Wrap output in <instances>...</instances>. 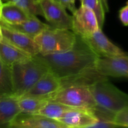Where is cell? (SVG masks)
Instances as JSON below:
<instances>
[{
    "label": "cell",
    "mask_w": 128,
    "mask_h": 128,
    "mask_svg": "<svg viewBox=\"0 0 128 128\" xmlns=\"http://www.w3.org/2000/svg\"><path fill=\"white\" fill-rule=\"evenodd\" d=\"M18 98L13 93L0 95V128H8L12 120L21 112Z\"/></svg>",
    "instance_id": "cell-14"
},
{
    "label": "cell",
    "mask_w": 128,
    "mask_h": 128,
    "mask_svg": "<svg viewBox=\"0 0 128 128\" xmlns=\"http://www.w3.org/2000/svg\"><path fill=\"white\" fill-rule=\"evenodd\" d=\"M38 56L60 79L76 76L95 68L99 56L77 36L74 47L68 51Z\"/></svg>",
    "instance_id": "cell-1"
},
{
    "label": "cell",
    "mask_w": 128,
    "mask_h": 128,
    "mask_svg": "<svg viewBox=\"0 0 128 128\" xmlns=\"http://www.w3.org/2000/svg\"><path fill=\"white\" fill-rule=\"evenodd\" d=\"M0 24L23 32L33 38L51 26L40 21L36 16H31L26 21L15 24H8L1 22H0Z\"/></svg>",
    "instance_id": "cell-16"
},
{
    "label": "cell",
    "mask_w": 128,
    "mask_h": 128,
    "mask_svg": "<svg viewBox=\"0 0 128 128\" xmlns=\"http://www.w3.org/2000/svg\"><path fill=\"white\" fill-rule=\"evenodd\" d=\"M50 70L37 56L11 66L13 93L20 98L25 95Z\"/></svg>",
    "instance_id": "cell-2"
},
{
    "label": "cell",
    "mask_w": 128,
    "mask_h": 128,
    "mask_svg": "<svg viewBox=\"0 0 128 128\" xmlns=\"http://www.w3.org/2000/svg\"><path fill=\"white\" fill-rule=\"evenodd\" d=\"M71 107L63 104L53 101H48L38 114L43 115L52 120L58 121L66 111L71 109Z\"/></svg>",
    "instance_id": "cell-19"
},
{
    "label": "cell",
    "mask_w": 128,
    "mask_h": 128,
    "mask_svg": "<svg viewBox=\"0 0 128 128\" xmlns=\"http://www.w3.org/2000/svg\"><path fill=\"white\" fill-rule=\"evenodd\" d=\"M118 125L114 122L105 120H98V121L94 124L91 128H118Z\"/></svg>",
    "instance_id": "cell-25"
},
{
    "label": "cell",
    "mask_w": 128,
    "mask_h": 128,
    "mask_svg": "<svg viewBox=\"0 0 128 128\" xmlns=\"http://www.w3.org/2000/svg\"><path fill=\"white\" fill-rule=\"evenodd\" d=\"M72 31L84 38L97 31L99 27L96 15L88 8L80 5L72 12Z\"/></svg>",
    "instance_id": "cell-7"
},
{
    "label": "cell",
    "mask_w": 128,
    "mask_h": 128,
    "mask_svg": "<svg viewBox=\"0 0 128 128\" xmlns=\"http://www.w3.org/2000/svg\"><path fill=\"white\" fill-rule=\"evenodd\" d=\"M39 2L43 16L51 26L72 30V16L57 0H40Z\"/></svg>",
    "instance_id": "cell-6"
},
{
    "label": "cell",
    "mask_w": 128,
    "mask_h": 128,
    "mask_svg": "<svg viewBox=\"0 0 128 128\" xmlns=\"http://www.w3.org/2000/svg\"><path fill=\"white\" fill-rule=\"evenodd\" d=\"M48 101L60 102L74 108L94 111L97 106L88 86L72 85L59 89Z\"/></svg>",
    "instance_id": "cell-5"
},
{
    "label": "cell",
    "mask_w": 128,
    "mask_h": 128,
    "mask_svg": "<svg viewBox=\"0 0 128 128\" xmlns=\"http://www.w3.org/2000/svg\"><path fill=\"white\" fill-rule=\"evenodd\" d=\"M119 18L124 26H128V1L119 11Z\"/></svg>",
    "instance_id": "cell-24"
},
{
    "label": "cell",
    "mask_w": 128,
    "mask_h": 128,
    "mask_svg": "<svg viewBox=\"0 0 128 128\" xmlns=\"http://www.w3.org/2000/svg\"><path fill=\"white\" fill-rule=\"evenodd\" d=\"M82 39L99 57L128 55L127 52L111 42L100 28L88 37Z\"/></svg>",
    "instance_id": "cell-8"
},
{
    "label": "cell",
    "mask_w": 128,
    "mask_h": 128,
    "mask_svg": "<svg viewBox=\"0 0 128 128\" xmlns=\"http://www.w3.org/2000/svg\"><path fill=\"white\" fill-rule=\"evenodd\" d=\"M68 128H91L98 121L92 111L72 108L58 120Z\"/></svg>",
    "instance_id": "cell-12"
},
{
    "label": "cell",
    "mask_w": 128,
    "mask_h": 128,
    "mask_svg": "<svg viewBox=\"0 0 128 128\" xmlns=\"http://www.w3.org/2000/svg\"><path fill=\"white\" fill-rule=\"evenodd\" d=\"M1 8H0V18H1Z\"/></svg>",
    "instance_id": "cell-30"
},
{
    "label": "cell",
    "mask_w": 128,
    "mask_h": 128,
    "mask_svg": "<svg viewBox=\"0 0 128 128\" xmlns=\"http://www.w3.org/2000/svg\"><path fill=\"white\" fill-rule=\"evenodd\" d=\"M3 6V2H2V0H0V8H1Z\"/></svg>",
    "instance_id": "cell-29"
},
{
    "label": "cell",
    "mask_w": 128,
    "mask_h": 128,
    "mask_svg": "<svg viewBox=\"0 0 128 128\" xmlns=\"http://www.w3.org/2000/svg\"><path fill=\"white\" fill-rule=\"evenodd\" d=\"M66 9L70 10L72 12H74L76 10L75 7V0H57Z\"/></svg>",
    "instance_id": "cell-26"
},
{
    "label": "cell",
    "mask_w": 128,
    "mask_h": 128,
    "mask_svg": "<svg viewBox=\"0 0 128 128\" xmlns=\"http://www.w3.org/2000/svg\"><path fill=\"white\" fill-rule=\"evenodd\" d=\"M61 88V81L49 70L23 96H33L47 99ZM22 97V96H21Z\"/></svg>",
    "instance_id": "cell-13"
},
{
    "label": "cell",
    "mask_w": 128,
    "mask_h": 128,
    "mask_svg": "<svg viewBox=\"0 0 128 128\" xmlns=\"http://www.w3.org/2000/svg\"><path fill=\"white\" fill-rule=\"evenodd\" d=\"M35 16L12 2L3 3L0 22L8 24L20 23Z\"/></svg>",
    "instance_id": "cell-15"
},
{
    "label": "cell",
    "mask_w": 128,
    "mask_h": 128,
    "mask_svg": "<svg viewBox=\"0 0 128 128\" xmlns=\"http://www.w3.org/2000/svg\"><path fill=\"white\" fill-rule=\"evenodd\" d=\"M13 93L11 67L0 60V95Z\"/></svg>",
    "instance_id": "cell-20"
},
{
    "label": "cell",
    "mask_w": 128,
    "mask_h": 128,
    "mask_svg": "<svg viewBox=\"0 0 128 128\" xmlns=\"http://www.w3.org/2000/svg\"><path fill=\"white\" fill-rule=\"evenodd\" d=\"M79 1H82V0H79Z\"/></svg>",
    "instance_id": "cell-31"
},
{
    "label": "cell",
    "mask_w": 128,
    "mask_h": 128,
    "mask_svg": "<svg viewBox=\"0 0 128 128\" xmlns=\"http://www.w3.org/2000/svg\"><path fill=\"white\" fill-rule=\"evenodd\" d=\"M48 101L44 98L22 96L18 98V105L21 112L38 113Z\"/></svg>",
    "instance_id": "cell-18"
},
{
    "label": "cell",
    "mask_w": 128,
    "mask_h": 128,
    "mask_svg": "<svg viewBox=\"0 0 128 128\" xmlns=\"http://www.w3.org/2000/svg\"><path fill=\"white\" fill-rule=\"evenodd\" d=\"M80 2L82 6H85L94 11L97 18L99 27L102 29L106 12L102 0H82Z\"/></svg>",
    "instance_id": "cell-21"
},
{
    "label": "cell",
    "mask_w": 128,
    "mask_h": 128,
    "mask_svg": "<svg viewBox=\"0 0 128 128\" xmlns=\"http://www.w3.org/2000/svg\"><path fill=\"white\" fill-rule=\"evenodd\" d=\"M97 104L115 114L128 108V94L114 86L107 78L99 80L89 86Z\"/></svg>",
    "instance_id": "cell-4"
},
{
    "label": "cell",
    "mask_w": 128,
    "mask_h": 128,
    "mask_svg": "<svg viewBox=\"0 0 128 128\" xmlns=\"http://www.w3.org/2000/svg\"><path fill=\"white\" fill-rule=\"evenodd\" d=\"M31 56L3 40L0 42V60L11 67L18 62L29 60Z\"/></svg>",
    "instance_id": "cell-17"
},
{
    "label": "cell",
    "mask_w": 128,
    "mask_h": 128,
    "mask_svg": "<svg viewBox=\"0 0 128 128\" xmlns=\"http://www.w3.org/2000/svg\"><path fill=\"white\" fill-rule=\"evenodd\" d=\"M1 26L3 36V40L31 56H36L40 53L34 38L18 31L3 25Z\"/></svg>",
    "instance_id": "cell-11"
},
{
    "label": "cell",
    "mask_w": 128,
    "mask_h": 128,
    "mask_svg": "<svg viewBox=\"0 0 128 128\" xmlns=\"http://www.w3.org/2000/svg\"><path fill=\"white\" fill-rule=\"evenodd\" d=\"M40 0H2L3 3L12 2L35 16H43Z\"/></svg>",
    "instance_id": "cell-22"
},
{
    "label": "cell",
    "mask_w": 128,
    "mask_h": 128,
    "mask_svg": "<svg viewBox=\"0 0 128 128\" xmlns=\"http://www.w3.org/2000/svg\"><path fill=\"white\" fill-rule=\"evenodd\" d=\"M8 128H67L56 120H52L38 113L20 112Z\"/></svg>",
    "instance_id": "cell-10"
},
{
    "label": "cell",
    "mask_w": 128,
    "mask_h": 128,
    "mask_svg": "<svg viewBox=\"0 0 128 128\" xmlns=\"http://www.w3.org/2000/svg\"><path fill=\"white\" fill-rule=\"evenodd\" d=\"M103 4H104V8H105V11L106 12H109V5H108V0H102Z\"/></svg>",
    "instance_id": "cell-27"
},
{
    "label": "cell",
    "mask_w": 128,
    "mask_h": 128,
    "mask_svg": "<svg viewBox=\"0 0 128 128\" xmlns=\"http://www.w3.org/2000/svg\"><path fill=\"white\" fill-rule=\"evenodd\" d=\"M3 39V32H2V28H1V26L0 24V42Z\"/></svg>",
    "instance_id": "cell-28"
},
{
    "label": "cell",
    "mask_w": 128,
    "mask_h": 128,
    "mask_svg": "<svg viewBox=\"0 0 128 128\" xmlns=\"http://www.w3.org/2000/svg\"><path fill=\"white\" fill-rule=\"evenodd\" d=\"M113 122L119 127L128 128V108L124 109L115 113Z\"/></svg>",
    "instance_id": "cell-23"
},
{
    "label": "cell",
    "mask_w": 128,
    "mask_h": 128,
    "mask_svg": "<svg viewBox=\"0 0 128 128\" xmlns=\"http://www.w3.org/2000/svg\"><path fill=\"white\" fill-rule=\"evenodd\" d=\"M40 54L59 53L72 48L77 35L71 30L50 26L34 38Z\"/></svg>",
    "instance_id": "cell-3"
},
{
    "label": "cell",
    "mask_w": 128,
    "mask_h": 128,
    "mask_svg": "<svg viewBox=\"0 0 128 128\" xmlns=\"http://www.w3.org/2000/svg\"><path fill=\"white\" fill-rule=\"evenodd\" d=\"M95 68L105 77L128 78V55L99 57Z\"/></svg>",
    "instance_id": "cell-9"
}]
</instances>
